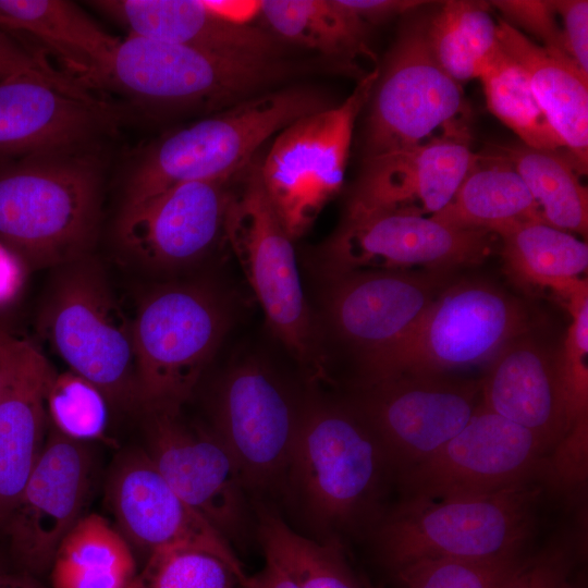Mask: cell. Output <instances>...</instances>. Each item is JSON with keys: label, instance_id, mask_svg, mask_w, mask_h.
Instances as JSON below:
<instances>
[{"label": "cell", "instance_id": "6da1fadb", "mask_svg": "<svg viewBox=\"0 0 588 588\" xmlns=\"http://www.w3.org/2000/svg\"><path fill=\"white\" fill-rule=\"evenodd\" d=\"M379 439L348 403L304 400L283 493L319 541L372 528L388 478Z\"/></svg>", "mask_w": 588, "mask_h": 588}, {"label": "cell", "instance_id": "7a4b0ae2", "mask_svg": "<svg viewBox=\"0 0 588 588\" xmlns=\"http://www.w3.org/2000/svg\"><path fill=\"white\" fill-rule=\"evenodd\" d=\"M103 167L95 146L0 163V243L28 270L89 256L98 233Z\"/></svg>", "mask_w": 588, "mask_h": 588}, {"label": "cell", "instance_id": "3957f363", "mask_svg": "<svg viewBox=\"0 0 588 588\" xmlns=\"http://www.w3.org/2000/svg\"><path fill=\"white\" fill-rule=\"evenodd\" d=\"M319 70L335 72L321 60L231 56L130 34L115 49L105 88L151 113L208 115Z\"/></svg>", "mask_w": 588, "mask_h": 588}, {"label": "cell", "instance_id": "277c9868", "mask_svg": "<svg viewBox=\"0 0 588 588\" xmlns=\"http://www.w3.org/2000/svg\"><path fill=\"white\" fill-rule=\"evenodd\" d=\"M328 107L320 91L284 87L173 130L149 144L134 161L125 180L122 208L182 183L231 177L272 135Z\"/></svg>", "mask_w": 588, "mask_h": 588}, {"label": "cell", "instance_id": "5b68a950", "mask_svg": "<svg viewBox=\"0 0 588 588\" xmlns=\"http://www.w3.org/2000/svg\"><path fill=\"white\" fill-rule=\"evenodd\" d=\"M544 482L448 499H406L371 528L383 563L395 569L425 558L495 559L524 553Z\"/></svg>", "mask_w": 588, "mask_h": 588}, {"label": "cell", "instance_id": "8992f818", "mask_svg": "<svg viewBox=\"0 0 588 588\" xmlns=\"http://www.w3.org/2000/svg\"><path fill=\"white\" fill-rule=\"evenodd\" d=\"M529 330L528 310L501 287L481 280L451 282L405 334L360 355L362 382L487 366Z\"/></svg>", "mask_w": 588, "mask_h": 588}, {"label": "cell", "instance_id": "52a82bcc", "mask_svg": "<svg viewBox=\"0 0 588 588\" xmlns=\"http://www.w3.org/2000/svg\"><path fill=\"white\" fill-rule=\"evenodd\" d=\"M222 237L274 336L310 379L323 378L324 360L299 279L293 240L265 192L257 155L232 180Z\"/></svg>", "mask_w": 588, "mask_h": 588}, {"label": "cell", "instance_id": "ba28073f", "mask_svg": "<svg viewBox=\"0 0 588 588\" xmlns=\"http://www.w3.org/2000/svg\"><path fill=\"white\" fill-rule=\"evenodd\" d=\"M38 329L69 370L97 385L110 405H138L133 322L89 256L59 267Z\"/></svg>", "mask_w": 588, "mask_h": 588}, {"label": "cell", "instance_id": "9c48e42d", "mask_svg": "<svg viewBox=\"0 0 588 588\" xmlns=\"http://www.w3.org/2000/svg\"><path fill=\"white\" fill-rule=\"evenodd\" d=\"M133 322L138 405L180 409L228 329L225 304L200 283H169L139 303Z\"/></svg>", "mask_w": 588, "mask_h": 588}, {"label": "cell", "instance_id": "30bf717a", "mask_svg": "<svg viewBox=\"0 0 588 588\" xmlns=\"http://www.w3.org/2000/svg\"><path fill=\"white\" fill-rule=\"evenodd\" d=\"M380 68L339 106L308 113L275 134L260 159L265 192L287 235L305 234L341 189L355 121L371 98Z\"/></svg>", "mask_w": 588, "mask_h": 588}, {"label": "cell", "instance_id": "8fae6325", "mask_svg": "<svg viewBox=\"0 0 588 588\" xmlns=\"http://www.w3.org/2000/svg\"><path fill=\"white\" fill-rule=\"evenodd\" d=\"M549 456L535 434L480 402L460 432L395 478L406 499L478 495L529 481L550 483Z\"/></svg>", "mask_w": 588, "mask_h": 588}, {"label": "cell", "instance_id": "7c38bea8", "mask_svg": "<svg viewBox=\"0 0 588 588\" xmlns=\"http://www.w3.org/2000/svg\"><path fill=\"white\" fill-rule=\"evenodd\" d=\"M304 401L265 364L246 359L221 379L213 427L249 494L283 492Z\"/></svg>", "mask_w": 588, "mask_h": 588}, {"label": "cell", "instance_id": "4fadbf2b", "mask_svg": "<svg viewBox=\"0 0 588 588\" xmlns=\"http://www.w3.org/2000/svg\"><path fill=\"white\" fill-rule=\"evenodd\" d=\"M366 130L367 159L408 148L470 118L462 86L436 61L427 19L406 23L373 88Z\"/></svg>", "mask_w": 588, "mask_h": 588}, {"label": "cell", "instance_id": "5bb4252c", "mask_svg": "<svg viewBox=\"0 0 588 588\" xmlns=\"http://www.w3.org/2000/svg\"><path fill=\"white\" fill-rule=\"evenodd\" d=\"M497 235L395 211L346 213L320 250L329 279L358 270L451 269L482 262Z\"/></svg>", "mask_w": 588, "mask_h": 588}, {"label": "cell", "instance_id": "9a60e30c", "mask_svg": "<svg viewBox=\"0 0 588 588\" xmlns=\"http://www.w3.org/2000/svg\"><path fill=\"white\" fill-rule=\"evenodd\" d=\"M480 399V380L402 376L360 382L348 403L379 439L396 477L460 432Z\"/></svg>", "mask_w": 588, "mask_h": 588}, {"label": "cell", "instance_id": "2e32d148", "mask_svg": "<svg viewBox=\"0 0 588 588\" xmlns=\"http://www.w3.org/2000/svg\"><path fill=\"white\" fill-rule=\"evenodd\" d=\"M147 454L179 497L228 542L252 524L242 474L211 429L187 424L180 409L147 411Z\"/></svg>", "mask_w": 588, "mask_h": 588}, {"label": "cell", "instance_id": "e0dca14e", "mask_svg": "<svg viewBox=\"0 0 588 588\" xmlns=\"http://www.w3.org/2000/svg\"><path fill=\"white\" fill-rule=\"evenodd\" d=\"M114 111L71 77L21 75L0 82V163L95 146Z\"/></svg>", "mask_w": 588, "mask_h": 588}, {"label": "cell", "instance_id": "ac0fdd59", "mask_svg": "<svg viewBox=\"0 0 588 588\" xmlns=\"http://www.w3.org/2000/svg\"><path fill=\"white\" fill-rule=\"evenodd\" d=\"M469 119L455 121L415 146L368 158L346 213L431 217L444 208L474 160Z\"/></svg>", "mask_w": 588, "mask_h": 588}, {"label": "cell", "instance_id": "d6986e66", "mask_svg": "<svg viewBox=\"0 0 588 588\" xmlns=\"http://www.w3.org/2000/svg\"><path fill=\"white\" fill-rule=\"evenodd\" d=\"M91 477L88 443L68 439L49 426L41 454L3 527L26 567H50L60 543L85 515Z\"/></svg>", "mask_w": 588, "mask_h": 588}, {"label": "cell", "instance_id": "ffe728a7", "mask_svg": "<svg viewBox=\"0 0 588 588\" xmlns=\"http://www.w3.org/2000/svg\"><path fill=\"white\" fill-rule=\"evenodd\" d=\"M106 499L117 529L132 549L147 558L191 546L217 554L245 573L232 546L179 497L146 451L125 452L114 462Z\"/></svg>", "mask_w": 588, "mask_h": 588}, {"label": "cell", "instance_id": "44dd1931", "mask_svg": "<svg viewBox=\"0 0 588 588\" xmlns=\"http://www.w3.org/2000/svg\"><path fill=\"white\" fill-rule=\"evenodd\" d=\"M234 175L182 183L121 208L117 224L120 244L154 269H176L198 261L222 236Z\"/></svg>", "mask_w": 588, "mask_h": 588}, {"label": "cell", "instance_id": "7402d4cb", "mask_svg": "<svg viewBox=\"0 0 588 588\" xmlns=\"http://www.w3.org/2000/svg\"><path fill=\"white\" fill-rule=\"evenodd\" d=\"M451 269L358 270L330 278L328 320L340 339L366 354L405 334L452 282Z\"/></svg>", "mask_w": 588, "mask_h": 588}, {"label": "cell", "instance_id": "603a6c76", "mask_svg": "<svg viewBox=\"0 0 588 588\" xmlns=\"http://www.w3.org/2000/svg\"><path fill=\"white\" fill-rule=\"evenodd\" d=\"M480 383L481 404L530 431L549 454L571 430L560 351L529 332L512 339L497 353Z\"/></svg>", "mask_w": 588, "mask_h": 588}, {"label": "cell", "instance_id": "cb8c5ba5", "mask_svg": "<svg viewBox=\"0 0 588 588\" xmlns=\"http://www.w3.org/2000/svg\"><path fill=\"white\" fill-rule=\"evenodd\" d=\"M53 373L34 344L9 335L0 391V528L13 513L45 445L49 429L45 395Z\"/></svg>", "mask_w": 588, "mask_h": 588}, {"label": "cell", "instance_id": "d4e9b609", "mask_svg": "<svg viewBox=\"0 0 588 588\" xmlns=\"http://www.w3.org/2000/svg\"><path fill=\"white\" fill-rule=\"evenodd\" d=\"M131 35L241 57L281 58L284 41L270 30L238 25L205 0H98L88 2Z\"/></svg>", "mask_w": 588, "mask_h": 588}, {"label": "cell", "instance_id": "484cf974", "mask_svg": "<svg viewBox=\"0 0 588 588\" xmlns=\"http://www.w3.org/2000/svg\"><path fill=\"white\" fill-rule=\"evenodd\" d=\"M0 28L35 39L89 90L105 88L121 38L111 35L71 1L0 0Z\"/></svg>", "mask_w": 588, "mask_h": 588}, {"label": "cell", "instance_id": "4316f807", "mask_svg": "<svg viewBox=\"0 0 588 588\" xmlns=\"http://www.w3.org/2000/svg\"><path fill=\"white\" fill-rule=\"evenodd\" d=\"M501 48L524 70L532 93L580 175L588 164V76L568 56L531 41L500 20Z\"/></svg>", "mask_w": 588, "mask_h": 588}, {"label": "cell", "instance_id": "83f0119b", "mask_svg": "<svg viewBox=\"0 0 588 588\" xmlns=\"http://www.w3.org/2000/svg\"><path fill=\"white\" fill-rule=\"evenodd\" d=\"M259 15L282 41L318 52L358 81L369 73L358 64L362 59L373 60L369 26L340 0H266L260 1Z\"/></svg>", "mask_w": 588, "mask_h": 588}, {"label": "cell", "instance_id": "f1b7e54d", "mask_svg": "<svg viewBox=\"0 0 588 588\" xmlns=\"http://www.w3.org/2000/svg\"><path fill=\"white\" fill-rule=\"evenodd\" d=\"M430 218L454 229L490 232L512 222H543L525 182L499 149L475 154L451 201Z\"/></svg>", "mask_w": 588, "mask_h": 588}, {"label": "cell", "instance_id": "f546056e", "mask_svg": "<svg viewBox=\"0 0 588 588\" xmlns=\"http://www.w3.org/2000/svg\"><path fill=\"white\" fill-rule=\"evenodd\" d=\"M507 272L522 285L550 289L564 299L588 268V245L540 221L512 222L492 231Z\"/></svg>", "mask_w": 588, "mask_h": 588}, {"label": "cell", "instance_id": "4dcf8cb0", "mask_svg": "<svg viewBox=\"0 0 588 588\" xmlns=\"http://www.w3.org/2000/svg\"><path fill=\"white\" fill-rule=\"evenodd\" d=\"M50 568L52 588H140L132 547L98 514H86L76 523Z\"/></svg>", "mask_w": 588, "mask_h": 588}, {"label": "cell", "instance_id": "1f68e13d", "mask_svg": "<svg viewBox=\"0 0 588 588\" xmlns=\"http://www.w3.org/2000/svg\"><path fill=\"white\" fill-rule=\"evenodd\" d=\"M256 516L265 559L282 568L296 588H368L350 566L341 541L304 536L265 505H256Z\"/></svg>", "mask_w": 588, "mask_h": 588}, {"label": "cell", "instance_id": "d6a6232c", "mask_svg": "<svg viewBox=\"0 0 588 588\" xmlns=\"http://www.w3.org/2000/svg\"><path fill=\"white\" fill-rule=\"evenodd\" d=\"M525 182L544 223L587 236L588 192L566 152L524 144L499 148Z\"/></svg>", "mask_w": 588, "mask_h": 588}, {"label": "cell", "instance_id": "836d02e7", "mask_svg": "<svg viewBox=\"0 0 588 588\" xmlns=\"http://www.w3.org/2000/svg\"><path fill=\"white\" fill-rule=\"evenodd\" d=\"M427 38L436 61L460 84L478 78L500 48L498 24L476 1H445L427 19Z\"/></svg>", "mask_w": 588, "mask_h": 588}, {"label": "cell", "instance_id": "e575fe53", "mask_svg": "<svg viewBox=\"0 0 588 588\" xmlns=\"http://www.w3.org/2000/svg\"><path fill=\"white\" fill-rule=\"evenodd\" d=\"M478 78L482 83L487 108L520 138L522 144L546 150L563 148L524 70L501 46Z\"/></svg>", "mask_w": 588, "mask_h": 588}, {"label": "cell", "instance_id": "d590c367", "mask_svg": "<svg viewBox=\"0 0 588 588\" xmlns=\"http://www.w3.org/2000/svg\"><path fill=\"white\" fill-rule=\"evenodd\" d=\"M49 426L63 437L90 443L105 438L110 403L102 391L68 370L52 375L45 395Z\"/></svg>", "mask_w": 588, "mask_h": 588}, {"label": "cell", "instance_id": "8d00e7d4", "mask_svg": "<svg viewBox=\"0 0 588 588\" xmlns=\"http://www.w3.org/2000/svg\"><path fill=\"white\" fill-rule=\"evenodd\" d=\"M524 553L495 559H418L393 569L400 588H504Z\"/></svg>", "mask_w": 588, "mask_h": 588}, {"label": "cell", "instance_id": "74e56055", "mask_svg": "<svg viewBox=\"0 0 588 588\" xmlns=\"http://www.w3.org/2000/svg\"><path fill=\"white\" fill-rule=\"evenodd\" d=\"M246 576L208 550L184 546L147 558L140 588H242Z\"/></svg>", "mask_w": 588, "mask_h": 588}, {"label": "cell", "instance_id": "f35d334b", "mask_svg": "<svg viewBox=\"0 0 588 588\" xmlns=\"http://www.w3.org/2000/svg\"><path fill=\"white\" fill-rule=\"evenodd\" d=\"M571 316L560 350L561 373L572 427L588 422V282L584 279L564 299Z\"/></svg>", "mask_w": 588, "mask_h": 588}, {"label": "cell", "instance_id": "ab89813d", "mask_svg": "<svg viewBox=\"0 0 588 588\" xmlns=\"http://www.w3.org/2000/svg\"><path fill=\"white\" fill-rule=\"evenodd\" d=\"M575 562L571 543L554 542L537 555L528 556L504 588H569Z\"/></svg>", "mask_w": 588, "mask_h": 588}, {"label": "cell", "instance_id": "60d3db41", "mask_svg": "<svg viewBox=\"0 0 588 588\" xmlns=\"http://www.w3.org/2000/svg\"><path fill=\"white\" fill-rule=\"evenodd\" d=\"M489 5L501 11L507 21L529 32L544 48L566 54L553 1L494 0Z\"/></svg>", "mask_w": 588, "mask_h": 588}, {"label": "cell", "instance_id": "b9f144b4", "mask_svg": "<svg viewBox=\"0 0 588 588\" xmlns=\"http://www.w3.org/2000/svg\"><path fill=\"white\" fill-rule=\"evenodd\" d=\"M21 75L70 77L50 65L42 52L27 48L0 28V82Z\"/></svg>", "mask_w": 588, "mask_h": 588}, {"label": "cell", "instance_id": "7bdbcfd3", "mask_svg": "<svg viewBox=\"0 0 588 588\" xmlns=\"http://www.w3.org/2000/svg\"><path fill=\"white\" fill-rule=\"evenodd\" d=\"M562 20V37L566 54L588 76V1H553Z\"/></svg>", "mask_w": 588, "mask_h": 588}, {"label": "cell", "instance_id": "ee69618b", "mask_svg": "<svg viewBox=\"0 0 588 588\" xmlns=\"http://www.w3.org/2000/svg\"><path fill=\"white\" fill-rule=\"evenodd\" d=\"M341 3L362 22L377 25L397 15L411 12L425 1L416 0H340Z\"/></svg>", "mask_w": 588, "mask_h": 588}, {"label": "cell", "instance_id": "f6af8a7d", "mask_svg": "<svg viewBox=\"0 0 588 588\" xmlns=\"http://www.w3.org/2000/svg\"><path fill=\"white\" fill-rule=\"evenodd\" d=\"M26 266L3 245L0 248V308L12 304L22 292Z\"/></svg>", "mask_w": 588, "mask_h": 588}, {"label": "cell", "instance_id": "bcb514c9", "mask_svg": "<svg viewBox=\"0 0 588 588\" xmlns=\"http://www.w3.org/2000/svg\"><path fill=\"white\" fill-rule=\"evenodd\" d=\"M205 1L215 13L234 24L250 25L249 22L259 15L260 1Z\"/></svg>", "mask_w": 588, "mask_h": 588}, {"label": "cell", "instance_id": "7dc6e473", "mask_svg": "<svg viewBox=\"0 0 588 588\" xmlns=\"http://www.w3.org/2000/svg\"><path fill=\"white\" fill-rule=\"evenodd\" d=\"M265 560V565L259 572L246 576L242 588H296L282 568L272 561Z\"/></svg>", "mask_w": 588, "mask_h": 588}, {"label": "cell", "instance_id": "c3c4849f", "mask_svg": "<svg viewBox=\"0 0 588 588\" xmlns=\"http://www.w3.org/2000/svg\"><path fill=\"white\" fill-rule=\"evenodd\" d=\"M0 588H42L30 579L4 573L0 568Z\"/></svg>", "mask_w": 588, "mask_h": 588}, {"label": "cell", "instance_id": "681fc988", "mask_svg": "<svg viewBox=\"0 0 588 588\" xmlns=\"http://www.w3.org/2000/svg\"><path fill=\"white\" fill-rule=\"evenodd\" d=\"M10 333L0 327V391L7 372V343Z\"/></svg>", "mask_w": 588, "mask_h": 588}, {"label": "cell", "instance_id": "f907efd6", "mask_svg": "<svg viewBox=\"0 0 588 588\" xmlns=\"http://www.w3.org/2000/svg\"><path fill=\"white\" fill-rule=\"evenodd\" d=\"M569 588H584V586L583 585H575V581H573Z\"/></svg>", "mask_w": 588, "mask_h": 588}, {"label": "cell", "instance_id": "816d5d0a", "mask_svg": "<svg viewBox=\"0 0 588 588\" xmlns=\"http://www.w3.org/2000/svg\"><path fill=\"white\" fill-rule=\"evenodd\" d=\"M368 588H373L371 585L368 584Z\"/></svg>", "mask_w": 588, "mask_h": 588}]
</instances>
